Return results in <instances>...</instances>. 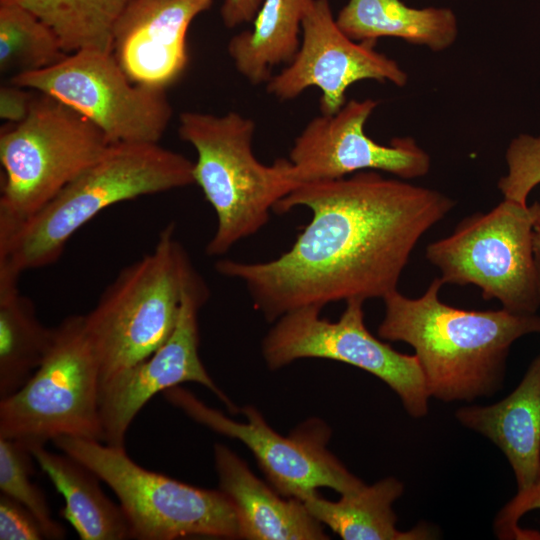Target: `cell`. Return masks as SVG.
<instances>
[{
  "mask_svg": "<svg viewBox=\"0 0 540 540\" xmlns=\"http://www.w3.org/2000/svg\"><path fill=\"white\" fill-rule=\"evenodd\" d=\"M303 206L311 221L291 248L265 262L219 260L223 276L241 281L269 322L308 306L383 299L398 290L422 236L455 201L435 189L366 170L297 186L274 207L285 214Z\"/></svg>",
  "mask_w": 540,
  "mask_h": 540,
  "instance_id": "cell-1",
  "label": "cell"
},
{
  "mask_svg": "<svg viewBox=\"0 0 540 540\" xmlns=\"http://www.w3.org/2000/svg\"><path fill=\"white\" fill-rule=\"evenodd\" d=\"M443 285L436 277L420 297L398 290L385 296L378 336L414 349L430 397L453 402L490 396L503 384L512 344L540 334V316L452 307L440 299Z\"/></svg>",
  "mask_w": 540,
  "mask_h": 540,
  "instance_id": "cell-2",
  "label": "cell"
},
{
  "mask_svg": "<svg viewBox=\"0 0 540 540\" xmlns=\"http://www.w3.org/2000/svg\"><path fill=\"white\" fill-rule=\"evenodd\" d=\"M194 162L159 143H115L47 205L0 234V267L19 275L55 263L70 238L117 203L194 184Z\"/></svg>",
  "mask_w": 540,
  "mask_h": 540,
  "instance_id": "cell-3",
  "label": "cell"
},
{
  "mask_svg": "<svg viewBox=\"0 0 540 540\" xmlns=\"http://www.w3.org/2000/svg\"><path fill=\"white\" fill-rule=\"evenodd\" d=\"M255 123L230 111L224 115L186 111L179 115L178 134L196 151L194 183L216 213L217 227L206 245L220 256L261 230L270 211L293 189L290 162L261 163L253 153Z\"/></svg>",
  "mask_w": 540,
  "mask_h": 540,
  "instance_id": "cell-4",
  "label": "cell"
},
{
  "mask_svg": "<svg viewBox=\"0 0 540 540\" xmlns=\"http://www.w3.org/2000/svg\"><path fill=\"white\" fill-rule=\"evenodd\" d=\"M193 267L170 222L154 248L123 268L102 292L84 315L101 383L149 357L169 338Z\"/></svg>",
  "mask_w": 540,
  "mask_h": 540,
  "instance_id": "cell-5",
  "label": "cell"
},
{
  "mask_svg": "<svg viewBox=\"0 0 540 540\" xmlns=\"http://www.w3.org/2000/svg\"><path fill=\"white\" fill-rule=\"evenodd\" d=\"M36 93L27 117L0 133V234L40 211L110 145L83 115Z\"/></svg>",
  "mask_w": 540,
  "mask_h": 540,
  "instance_id": "cell-6",
  "label": "cell"
},
{
  "mask_svg": "<svg viewBox=\"0 0 540 540\" xmlns=\"http://www.w3.org/2000/svg\"><path fill=\"white\" fill-rule=\"evenodd\" d=\"M53 443L93 471L114 492L130 538L239 539L234 506L220 489L195 487L145 469L129 457L125 447L66 436Z\"/></svg>",
  "mask_w": 540,
  "mask_h": 540,
  "instance_id": "cell-7",
  "label": "cell"
},
{
  "mask_svg": "<svg viewBox=\"0 0 540 540\" xmlns=\"http://www.w3.org/2000/svg\"><path fill=\"white\" fill-rule=\"evenodd\" d=\"M101 373L84 315L54 327L50 347L31 378L0 400V437L29 447L59 437L104 441Z\"/></svg>",
  "mask_w": 540,
  "mask_h": 540,
  "instance_id": "cell-8",
  "label": "cell"
},
{
  "mask_svg": "<svg viewBox=\"0 0 540 540\" xmlns=\"http://www.w3.org/2000/svg\"><path fill=\"white\" fill-rule=\"evenodd\" d=\"M529 205L503 199L488 212L464 218L447 237L429 243L427 260L443 284L474 285L485 300L535 314L540 308V274Z\"/></svg>",
  "mask_w": 540,
  "mask_h": 540,
  "instance_id": "cell-9",
  "label": "cell"
},
{
  "mask_svg": "<svg viewBox=\"0 0 540 540\" xmlns=\"http://www.w3.org/2000/svg\"><path fill=\"white\" fill-rule=\"evenodd\" d=\"M9 83L71 107L115 143H159L173 109L165 88L133 82L112 52L83 49Z\"/></svg>",
  "mask_w": 540,
  "mask_h": 540,
  "instance_id": "cell-10",
  "label": "cell"
},
{
  "mask_svg": "<svg viewBox=\"0 0 540 540\" xmlns=\"http://www.w3.org/2000/svg\"><path fill=\"white\" fill-rule=\"evenodd\" d=\"M364 301L351 299L335 322L321 317L320 308L302 307L279 317L262 342L269 369L298 359L323 358L365 370L387 384L414 417L428 412L429 393L419 361L373 336L364 323Z\"/></svg>",
  "mask_w": 540,
  "mask_h": 540,
  "instance_id": "cell-11",
  "label": "cell"
},
{
  "mask_svg": "<svg viewBox=\"0 0 540 540\" xmlns=\"http://www.w3.org/2000/svg\"><path fill=\"white\" fill-rule=\"evenodd\" d=\"M162 394L195 422L245 444L273 488L284 497L304 501L319 488H330L342 495L364 485L327 449L331 430L319 419L307 420L284 437L253 406L241 409L246 421L239 422L209 407L180 385Z\"/></svg>",
  "mask_w": 540,
  "mask_h": 540,
  "instance_id": "cell-12",
  "label": "cell"
},
{
  "mask_svg": "<svg viewBox=\"0 0 540 540\" xmlns=\"http://www.w3.org/2000/svg\"><path fill=\"white\" fill-rule=\"evenodd\" d=\"M208 296L204 279L193 267L186 279L178 320L169 338L149 357L100 384L105 443L125 447L128 428L144 405L156 394L186 382L206 387L232 413L237 412L199 356L198 314Z\"/></svg>",
  "mask_w": 540,
  "mask_h": 540,
  "instance_id": "cell-13",
  "label": "cell"
},
{
  "mask_svg": "<svg viewBox=\"0 0 540 540\" xmlns=\"http://www.w3.org/2000/svg\"><path fill=\"white\" fill-rule=\"evenodd\" d=\"M378 104L370 98L352 99L337 113L321 114L308 122L289 152V178L295 188L366 170L403 180L429 172L431 158L413 138L398 137L383 145L365 133L364 126Z\"/></svg>",
  "mask_w": 540,
  "mask_h": 540,
  "instance_id": "cell-14",
  "label": "cell"
},
{
  "mask_svg": "<svg viewBox=\"0 0 540 540\" xmlns=\"http://www.w3.org/2000/svg\"><path fill=\"white\" fill-rule=\"evenodd\" d=\"M375 42L349 38L333 17L328 0H313L302 21L300 48L280 73L266 83L280 101L298 97L309 87L321 91L320 111L335 114L346 103V91L361 80L389 81L402 87L408 75L399 64L375 49Z\"/></svg>",
  "mask_w": 540,
  "mask_h": 540,
  "instance_id": "cell-15",
  "label": "cell"
},
{
  "mask_svg": "<svg viewBox=\"0 0 540 540\" xmlns=\"http://www.w3.org/2000/svg\"><path fill=\"white\" fill-rule=\"evenodd\" d=\"M213 0H131L119 17L112 53L135 83L166 88L188 64L187 31Z\"/></svg>",
  "mask_w": 540,
  "mask_h": 540,
  "instance_id": "cell-16",
  "label": "cell"
},
{
  "mask_svg": "<svg viewBox=\"0 0 540 540\" xmlns=\"http://www.w3.org/2000/svg\"><path fill=\"white\" fill-rule=\"evenodd\" d=\"M219 489L234 506L239 539L324 540L329 537L304 502L287 498L256 477L227 446L214 445Z\"/></svg>",
  "mask_w": 540,
  "mask_h": 540,
  "instance_id": "cell-17",
  "label": "cell"
},
{
  "mask_svg": "<svg viewBox=\"0 0 540 540\" xmlns=\"http://www.w3.org/2000/svg\"><path fill=\"white\" fill-rule=\"evenodd\" d=\"M455 417L502 451L518 490L532 485L540 471V353L508 396L492 405L463 406Z\"/></svg>",
  "mask_w": 540,
  "mask_h": 540,
  "instance_id": "cell-18",
  "label": "cell"
},
{
  "mask_svg": "<svg viewBox=\"0 0 540 540\" xmlns=\"http://www.w3.org/2000/svg\"><path fill=\"white\" fill-rule=\"evenodd\" d=\"M336 22L352 40L402 39L434 52L451 47L458 36L455 13L445 7L412 8L401 0H348Z\"/></svg>",
  "mask_w": 540,
  "mask_h": 540,
  "instance_id": "cell-19",
  "label": "cell"
},
{
  "mask_svg": "<svg viewBox=\"0 0 540 540\" xmlns=\"http://www.w3.org/2000/svg\"><path fill=\"white\" fill-rule=\"evenodd\" d=\"M45 445L29 447L35 462L64 498L61 516L81 540L130 538L120 505L100 487V478L75 458L48 451Z\"/></svg>",
  "mask_w": 540,
  "mask_h": 540,
  "instance_id": "cell-20",
  "label": "cell"
},
{
  "mask_svg": "<svg viewBox=\"0 0 540 540\" xmlns=\"http://www.w3.org/2000/svg\"><path fill=\"white\" fill-rule=\"evenodd\" d=\"M403 490L398 479L388 477L342 494L338 501L327 500L316 493L303 502L319 522L344 540L433 539L434 533L423 524L409 531L397 530L392 505Z\"/></svg>",
  "mask_w": 540,
  "mask_h": 540,
  "instance_id": "cell-21",
  "label": "cell"
},
{
  "mask_svg": "<svg viewBox=\"0 0 540 540\" xmlns=\"http://www.w3.org/2000/svg\"><path fill=\"white\" fill-rule=\"evenodd\" d=\"M19 274L0 268V400L18 391L46 355L54 333L18 286Z\"/></svg>",
  "mask_w": 540,
  "mask_h": 540,
  "instance_id": "cell-22",
  "label": "cell"
},
{
  "mask_svg": "<svg viewBox=\"0 0 540 540\" xmlns=\"http://www.w3.org/2000/svg\"><path fill=\"white\" fill-rule=\"evenodd\" d=\"M313 0H263L251 30L234 35L228 54L251 84L267 83L274 66L289 64L301 41L302 21Z\"/></svg>",
  "mask_w": 540,
  "mask_h": 540,
  "instance_id": "cell-23",
  "label": "cell"
},
{
  "mask_svg": "<svg viewBox=\"0 0 540 540\" xmlns=\"http://www.w3.org/2000/svg\"><path fill=\"white\" fill-rule=\"evenodd\" d=\"M131 0H0L22 6L48 25L69 54L112 52L116 23Z\"/></svg>",
  "mask_w": 540,
  "mask_h": 540,
  "instance_id": "cell-24",
  "label": "cell"
},
{
  "mask_svg": "<svg viewBox=\"0 0 540 540\" xmlns=\"http://www.w3.org/2000/svg\"><path fill=\"white\" fill-rule=\"evenodd\" d=\"M66 55L55 32L35 14L16 4L0 3L2 74L13 77L42 70Z\"/></svg>",
  "mask_w": 540,
  "mask_h": 540,
  "instance_id": "cell-25",
  "label": "cell"
},
{
  "mask_svg": "<svg viewBox=\"0 0 540 540\" xmlns=\"http://www.w3.org/2000/svg\"><path fill=\"white\" fill-rule=\"evenodd\" d=\"M34 457L24 443L0 437V490L24 506L40 524L45 539H63L65 529L53 519L43 491L31 479Z\"/></svg>",
  "mask_w": 540,
  "mask_h": 540,
  "instance_id": "cell-26",
  "label": "cell"
},
{
  "mask_svg": "<svg viewBox=\"0 0 540 540\" xmlns=\"http://www.w3.org/2000/svg\"><path fill=\"white\" fill-rule=\"evenodd\" d=\"M507 173L498 181L503 199L528 205L531 191L540 184V135L520 134L509 143Z\"/></svg>",
  "mask_w": 540,
  "mask_h": 540,
  "instance_id": "cell-27",
  "label": "cell"
},
{
  "mask_svg": "<svg viewBox=\"0 0 540 540\" xmlns=\"http://www.w3.org/2000/svg\"><path fill=\"white\" fill-rule=\"evenodd\" d=\"M540 510V471L528 488L517 494L498 512L494 520V532L503 540H537L540 534L520 528L521 517L533 510Z\"/></svg>",
  "mask_w": 540,
  "mask_h": 540,
  "instance_id": "cell-28",
  "label": "cell"
},
{
  "mask_svg": "<svg viewBox=\"0 0 540 540\" xmlns=\"http://www.w3.org/2000/svg\"><path fill=\"white\" fill-rule=\"evenodd\" d=\"M45 539L36 518L20 503L1 493L0 540Z\"/></svg>",
  "mask_w": 540,
  "mask_h": 540,
  "instance_id": "cell-29",
  "label": "cell"
},
{
  "mask_svg": "<svg viewBox=\"0 0 540 540\" xmlns=\"http://www.w3.org/2000/svg\"><path fill=\"white\" fill-rule=\"evenodd\" d=\"M33 91L14 84H5L0 88V118L10 124L23 121L31 108Z\"/></svg>",
  "mask_w": 540,
  "mask_h": 540,
  "instance_id": "cell-30",
  "label": "cell"
},
{
  "mask_svg": "<svg viewBox=\"0 0 540 540\" xmlns=\"http://www.w3.org/2000/svg\"><path fill=\"white\" fill-rule=\"evenodd\" d=\"M263 0H224L221 18L224 25L232 29L242 23L252 22Z\"/></svg>",
  "mask_w": 540,
  "mask_h": 540,
  "instance_id": "cell-31",
  "label": "cell"
},
{
  "mask_svg": "<svg viewBox=\"0 0 540 540\" xmlns=\"http://www.w3.org/2000/svg\"><path fill=\"white\" fill-rule=\"evenodd\" d=\"M534 223H533V241H534V250L540 256V202L535 201L530 205Z\"/></svg>",
  "mask_w": 540,
  "mask_h": 540,
  "instance_id": "cell-32",
  "label": "cell"
},
{
  "mask_svg": "<svg viewBox=\"0 0 540 540\" xmlns=\"http://www.w3.org/2000/svg\"><path fill=\"white\" fill-rule=\"evenodd\" d=\"M535 256L537 259V264H538V269H539V274H540V256L536 252H535Z\"/></svg>",
  "mask_w": 540,
  "mask_h": 540,
  "instance_id": "cell-33",
  "label": "cell"
}]
</instances>
